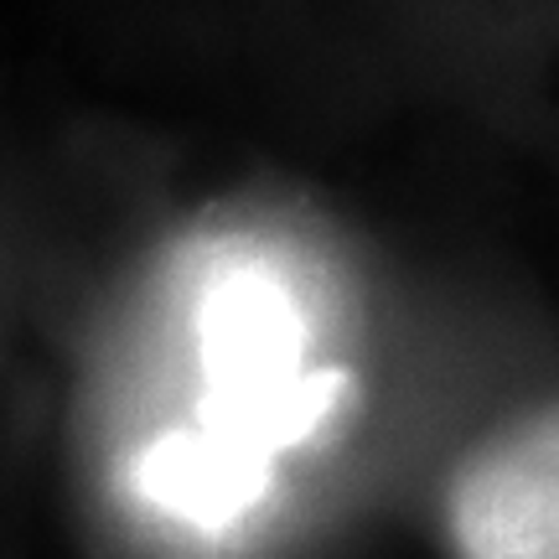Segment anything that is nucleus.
<instances>
[{"instance_id": "nucleus-1", "label": "nucleus", "mask_w": 559, "mask_h": 559, "mask_svg": "<svg viewBox=\"0 0 559 559\" xmlns=\"http://www.w3.org/2000/svg\"><path fill=\"white\" fill-rule=\"evenodd\" d=\"M202 409L192 430L270 456L296 445L342 409L347 373H300V317L275 275L239 264L207 285L198 306Z\"/></svg>"}, {"instance_id": "nucleus-2", "label": "nucleus", "mask_w": 559, "mask_h": 559, "mask_svg": "<svg viewBox=\"0 0 559 559\" xmlns=\"http://www.w3.org/2000/svg\"><path fill=\"white\" fill-rule=\"evenodd\" d=\"M461 559H559V404L498 425L445 487Z\"/></svg>"}, {"instance_id": "nucleus-3", "label": "nucleus", "mask_w": 559, "mask_h": 559, "mask_svg": "<svg viewBox=\"0 0 559 559\" xmlns=\"http://www.w3.org/2000/svg\"><path fill=\"white\" fill-rule=\"evenodd\" d=\"M140 498L198 528H228L243 519L270 487V456L218 440L207 430H166L135 461Z\"/></svg>"}]
</instances>
